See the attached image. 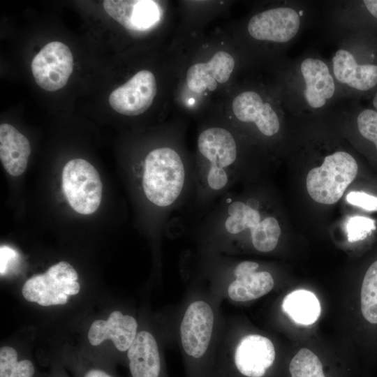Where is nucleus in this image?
Instances as JSON below:
<instances>
[{
	"mask_svg": "<svg viewBox=\"0 0 377 377\" xmlns=\"http://www.w3.org/2000/svg\"><path fill=\"white\" fill-rule=\"evenodd\" d=\"M259 205L255 198L244 201L228 191L212 207L196 228L203 233L226 239L248 231L256 250L270 252L277 246L281 230L275 217H263Z\"/></svg>",
	"mask_w": 377,
	"mask_h": 377,
	"instance_id": "1",
	"label": "nucleus"
},
{
	"mask_svg": "<svg viewBox=\"0 0 377 377\" xmlns=\"http://www.w3.org/2000/svg\"><path fill=\"white\" fill-rule=\"evenodd\" d=\"M141 186L147 201L165 214L184 205L194 194V168L170 147L150 151L144 159Z\"/></svg>",
	"mask_w": 377,
	"mask_h": 377,
	"instance_id": "2",
	"label": "nucleus"
},
{
	"mask_svg": "<svg viewBox=\"0 0 377 377\" xmlns=\"http://www.w3.org/2000/svg\"><path fill=\"white\" fill-rule=\"evenodd\" d=\"M357 170V163L350 154L339 151L327 155L320 166L308 172V193L318 203L332 205L342 197Z\"/></svg>",
	"mask_w": 377,
	"mask_h": 377,
	"instance_id": "3",
	"label": "nucleus"
},
{
	"mask_svg": "<svg viewBox=\"0 0 377 377\" xmlns=\"http://www.w3.org/2000/svg\"><path fill=\"white\" fill-rule=\"evenodd\" d=\"M77 273L66 261L52 265L45 273L34 275L22 287L24 298L43 306L64 304L68 296L77 295L80 286Z\"/></svg>",
	"mask_w": 377,
	"mask_h": 377,
	"instance_id": "4",
	"label": "nucleus"
},
{
	"mask_svg": "<svg viewBox=\"0 0 377 377\" xmlns=\"http://www.w3.org/2000/svg\"><path fill=\"white\" fill-rule=\"evenodd\" d=\"M62 186L71 207L81 214L95 212L101 202L103 185L96 168L82 158L69 161L62 172Z\"/></svg>",
	"mask_w": 377,
	"mask_h": 377,
	"instance_id": "5",
	"label": "nucleus"
},
{
	"mask_svg": "<svg viewBox=\"0 0 377 377\" xmlns=\"http://www.w3.org/2000/svg\"><path fill=\"white\" fill-rule=\"evenodd\" d=\"M31 67L39 87L49 91L59 90L66 84L73 72L71 51L61 42H50L34 57Z\"/></svg>",
	"mask_w": 377,
	"mask_h": 377,
	"instance_id": "6",
	"label": "nucleus"
},
{
	"mask_svg": "<svg viewBox=\"0 0 377 377\" xmlns=\"http://www.w3.org/2000/svg\"><path fill=\"white\" fill-rule=\"evenodd\" d=\"M156 94V82L154 74L142 70L110 94L109 103L120 114L138 115L150 107Z\"/></svg>",
	"mask_w": 377,
	"mask_h": 377,
	"instance_id": "7",
	"label": "nucleus"
},
{
	"mask_svg": "<svg viewBox=\"0 0 377 377\" xmlns=\"http://www.w3.org/2000/svg\"><path fill=\"white\" fill-rule=\"evenodd\" d=\"M300 22V15L295 9L279 7L253 15L249 22L248 31L256 40L286 43L295 37Z\"/></svg>",
	"mask_w": 377,
	"mask_h": 377,
	"instance_id": "8",
	"label": "nucleus"
},
{
	"mask_svg": "<svg viewBox=\"0 0 377 377\" xmlns=\"http://www.w3.org/2000/svg\"><path fill=\"white\" fill-rule=\"evenodd\" d=\"M214 313L203 301L192 302L186 309L180 326L181 341L184 351L195 358L206 352L212 337Z\"/></svg>",
	"mask_w": 377,
	"mask_h": 377,
	"instance_id": "9",
	"label": "nucleus"
},
{
	"mask_svg": "<svg viewBox=\"0 0 377 377\" xmlns=\"http://www.w3.org/2000/svg\"><path fill=\"white\" fill-rule=\"evenodd\" d=\"M103 8L121 26L133 31L149 29L161 16L159 4L151 0H105Z\"/></svg>",
	"mask_w": 377,
	"mask_h": 377,
	"instance_id": "10",
	"label": "nucleus"
},
{
	"mask_svg": "<svg viewBox=\"0 0 377 377\" xmlns=\"http://www.w3.org/2000/svg\"><path fill=\"white\" fill-rule=\"evenodd\" d=\"M275 349L272 341L258 334L244 337L235 353V364L238 371L247 377H262L273 364Z\"/></svg>",
	"mask_w": 377,
	"mask_h": 377,
	"instance_id": "11",
	"label": "nucleus"
},
{
	"mask_svg": "<svg viewBox=\"0 0 377 377\" xmlns=\"http://www.w3.org/2000/svg\"><path fill=\"white\" fill-rule=\"evenodd\" d=\"M232 111L238 120L254 124L265 136L272 137L280 129L276 112L255 91H244L236 96L232 102Z\"/></svg>",
	"mask_w": 377,
	"mask_h": 377,
	"instance_id": "12",
	"label": "nucleus"
},
{
	"mask_svg": "<svg viewBox=\"0 0 377 377\" xmlns=\"http://www.w3.org/2000/svg\"><path fill=\"white\" fill-rule=\"evenodd\" d=\"M300 72L304 101L311 108H323L335 92L334 80L327 65L320 59L308 57L302 61Z\"/></svg>",
	"mask_w": 377,
	"mask_h": 377,
	"instance_id": "13",
	"label": "nucleus"
},
{
	"mask_svg": "<svg viewBox=\"0 0 377 377\" xmlns=\"http://www.w3.org/2000/svg\"><path fill=\"white\" fill-rule=\"evenodd\" d=\"M136 320L121 311H114L107 320H96L88 332V339L92 346H98L110 339L119 351L128 350L137 335Z\"/></svg>",
	"mask_w": 377,
	"mask_h": 377,
	"instance_id": "14",
	"label": "nucleus"
},
{
	"mask_svg": "<svg viewBox=\"0 0 377 377\" xmlns=\"http://www.w3.org/2000/svg\"><path fill=\"white\" fill-rule=\"evenodd\" d=\"M234 66L235 60L230 54L218 52L208 62L195 64L188 69L187 85L196 93H202L207 89L214 91L217 82L224 83L228 80Z\"/></svg>",
	"mask_w": 377,
	"mask_h": 377,
	"instance_id": "15",
	"label": "nucleus"
},
{
	"mask_svg": "<svg viewBox=\"0 0 377 377\" xmlns=\"http://www.w3.org/2000/svg\"><path fill=\"white\" fill-rule=\"evenodd\" d=\"M332 67L336 80L353 89L367 91L377 84V66L359 64L353 54L346 49L335 52Z\"/></svg>",
	"mask_w": 377,
	"mask_h": 377,
	"instance_id": "16",
	"label": "nucleus"
},
{
	"mask_svg": "<svg viewBox=\"0 0 377 377\" xmlns=\"http://www.w3.org/2000/svg\"><path fill=\"white\" fill-rule=\"evenodd\" d=\"M31 146L28 139L13 126H0V159L6 171L12 176L21 175L26 170Z\"/></svg>",
	"mask_w": 377,
	"mask_h": 377,
	"instance_id": "17",
	"label": "nucleus"
},
{
	"mask_svg": "<svg viewBox=\"0 0 377 377\" xmlns=\"http://www.w3.org/2000/svg\"><path fill=\"white\" fill-rule=\"evenodd\" d=\"M132 377H158L161 360L158 346L153 335L140 331L127 350Z\"/></svg>",
	"mask_w": 377,
	"mask_h": 377,
	"instance_id": "18",
	"label": "nucleus"
},
{
	"mask_svg": "<svg viewBox=\"0 0 377 377\" xmlns=\"http://www.w3.org/2000/svg\"><path fill=\"white\" fill-rule=\"evenodd\" d=\"M235 276L228 288V294L235 302L258 299L268 293L274 284L272 276L266 271L256 270Z\"/></svg>",
	"mask_w": 377,
	"mask_h": 377,
	"instance_id": "19",
	"label": "nucleus"
},
{
	"mask_svg": "<svg viewBox=\"0 0 377 377\" xmlns=\"http://www.w3.org/2000/svg\"><path fill=\"white\" fill-rule=\"evenodd\" d=\"M282 309L293 321L303 325L315 323L321 311L316 296L306 290H297L287 295L283 299Z\"/></svg>",
	"mask_w": 377,
	"mask_h": 377,
	"instance_id": "20",
	"label": "nucleus"
},
{
	"mask_svg": "<svg viewBox=\"0 0 377 377\" xmlns=\"http://www.w3.org/2000/svg\"><path fill=\"white\" fill-rule=\"evenodd\" d=\"M360 311L362 318L377 327V260L366 270L360 290Z\"/></svg>",
	"mask_w": 377,
	"mask_h": 377,
	"instance_id": "21",
	"label": "nucleus"
},
{
	"mask_svg": "<svg viewBox=\"0 0 377 377\" xmlns=\"http://www.w3.org/2000/svg\"><path fill=\"white\" fill-rule=\"evenodd\" d=\"M35 367L27 359L18 360L17 352L10 346L0 349V377H34Z\"/></svg>",
	"mask_w": 377,
	"mask_h": 377,
	"instance_id": "22",
	"label": "nucleus"
},
{
	"mask_svg": "<svg viewBox=\"0 0 377 377\" xmlns=\"http://www.w3.org/2000/svg\"><path fill=\"white\" fill-rule=\"evenodd\" d=\"M289 370L291 377H325L320 359L306 348L300 349L293 357Z\"/></svg>",
	"mask_w": 377,
	"mask_h": 377,
	"instance_id": "23",
	"label": "nucleus"
},
{
	"mask_svg": "<svg viewBox=\"0 0 377 377\" xmlns=\"http://www.w3.org/2000/svg\"><path fill=\"white\" fill-rule=\"evenodd\" d=\"M375 221L362 216H354L346 222L348 240L355 242L365 239L376 230Z\"/></svg>",
	"mask_w": 377,
	"mask_h": 377,
	"instance_id": "24",
	"label": "nucleus"
},
{
	"mask_svg": "<svg viewBox=\"0 0 377 377\" xmlns=\"http://www.w3.org/2000/svg\"><path fill=\"white\" fill-rule=\"evenodd\" d=\"M360 134L374 142L377 149V112L371 109L362 110L357 118Z\"/></svg>",
	"mask_w": 377,
	"mask_h": 377,
	"instance_id": "25",
	"label": "nucleus"
},
{
	"mask_svg": "<svg viewBox=\"0 0 377 377\" xmlns=\"http://www.w3.org/2000/svg\"><path fill=\"white\" fill-rule=\"evenodd\" d=\"M348 203L369 212L377 211V197L363 191H351L346 195Z\"/></svg>",
	"mask_w": 377,
	"mask_h": 377,
	"instance_id": "26",
	"label": "nucleus"
},
{
	"mask_svg": "<svg viewBox=\"0 0 377 377\" xmlns=\"http://www.w3.org/2000/svg\"><path fill=\"white\" fill-rule=\"evenodd\" d=\"M15 256V251L7 246H1V274H4L8 262Z\"/></svg>",
	"mask_w": 377,
	"mask_h": 377,
	"instance_id": "27",
	"label": "nucleus"
},
{
	"mask_svg": "<svg viewBox=\"0 0 377 377\" xmlns=\"http://www.w3.org/2000/svg\"><path fill=\"white\" fill-rule=\"evenodd\" d=\"M82 377H113L109 373L99 368H90L84 371Z\"/></svg>",
	"mask_w": 377,
	"mask_h": 377,
	"instance_id": "28",
	"label": "nucleus"
},
{
	"mask_svg": "<svg viewBox=\"0 0 377 377\" xmlns=\"http://www.w3.org/2000/svg\"><path fill=\"white\" fill-rule=\"evenodd\" d=\"M363 3L368 11L377 18V0H364Z\"/></svg>",
	"mask_w": 377,
	"mask_h": 377,
	"instance_id": "29",
	"label": "nucleus"
},
{
	"mask_svg": "<svg viewBox=\"0 0 377 377\" xmlns=\"http://www.w3.org/2000/svg\"><path fill=\"white\" fill-rule=\"evenodd\" d=\"M373 105H374V106L376 108V112H377V92H376V94H375V96L374 97Z\"/></svg>",
	"mask_w": 377,
	"mask_h": 377,
	"instance_id": "30",
	"label": "nucleus"
}]
</instances>
